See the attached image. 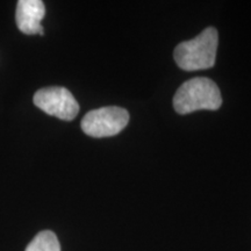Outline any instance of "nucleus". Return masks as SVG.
Segmentation results:
<instances>
[{
  "mask_svg": "<svg viewBox=\"0 0 251 251\" xmlns=\"http://www.w3.org/2000/svg\"><path fill=\"white\" fill-rule=\"evenodd\" d=\"M222 103L219 87L209 78L198 77L181 85L175 94L174 107L179 114H188L196 111H216Z\"/></svg>",
  "mask_w": 251,
  "mask_h": 251,
  "instance_id": "nucleus-1",
  "label": "nucleus"
},
{
  "mask_svg": "<svg viewBox=\"0 0 251 251\" xmlns=\"http://www.w3.org/2000/svg\"><path fill=\"white\" fill-rule=\"evenodd\" d=\"M219 35L215 28H206L190 41H185L175 49V61L185 71L205 70L215 64Z\"/></svg>",
  "mask_w": 251,
  "mask_h": 251,
  "instance_id": "nucleus-2",
  "label": "nucleus"
},
{
  "mask_svg": "<svg viewBox=\"0 0 251 251\" xmlns=\"http://www.w3.org/2000/svg\"><path fill=\"white\" fill-rule=\"evenodd\" d=\"M129 121V113L125 108L108 106L93 109L81 120V129L92 137L114 136L124 130Z\"/></svg>",
  "mask_w": 251,
  "mask_h": 251,
  "instance_id": "nucleus-3",
  "label": "nucleus"
},
{
  "mask_svg": "<svg viewBox=\"0 0 251 251\" xmlns=\"http://www.w3.org/2000/svg\"><path fill=\"white\" fill-rule=\"evenodd\" d=\"M34 103L47 114L64 121L74 120L79 112L77 100L64 87L52 86L39 90L34 94Z\"/></svg>",
  "mask_w": 251,
  "mask_h": 251,
  "instance_id": "nucleus-4",
  "label": "nucleus"
},
{
  "mask_svg": "<svg viewBox=\"0 0 251 251\" xmlns=\"http://www.w3.org/2000/svg\"><path fill=\"white\" fill-rule=\"evenodd\" d=\"M46 7L41 0H20L18 1L15 20L21 33L26 35H45L41 21L45 18Z\"/></svg>",
  "mask_w": 251,
  "mask_h": 251,
  "instance_id": "nucleus-5",
  "label": "nucleus"
},
{
  "mask_svg": "<svg viewBox=\"0 0 251 251\" xmlns=\"http://www.w3.org/2000/svg\"><path fill=\"white\" fill-rule=\"evenodd\" d=\"M26 251H61V246L52 231L45 230L33 238Z\"/></svg>",
  "mask_w": 251,
  "mask_h": 251,
  "instance_id": "nucleus-6",
  "label": "nucleus"
}]
</instances>
